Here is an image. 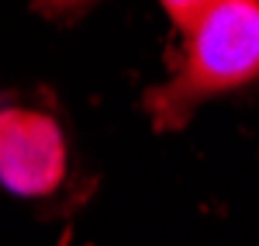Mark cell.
<instances>
[{"instance_id": "obj_2", "label": "cell", "mask_w": 259, "mask_h": 246, "mask_svg": "<svg viewBox=\"0 0 259 246\" xmlns=\"http://www.w3.org/2000/svg\"><path fill=\"white\" fill-rule=\"evenodd\" d=\"M69 170L62 122L38 104L0 97V184L18 198H49Z\"/></svg>"}, {"instance_id": "obj_4", "label": "cell", "mask_w": 259, "mask_h": 246, "mask_svg": "<svg viewBox=\"0 0 259 246\" xmlns=\"http://www.w3.org/2000/svg\"><path fill=\"white\" fill-rule=\"evenodd\" d=\"M94 4L97 0H31V7L41 18H52V21H73L80 18L83 11H90Z\"/></svg>"}, {"instance_id": "obj_1", "label": "cell", "mask_w": 259, "mask_h": 246, "mask_svg": "<svg viewBox=\"0 0 259 246\" xmlns=\"http://www.w3.org/2000/svg\"><path fill=\"white\" fill-rule=\"evenodd\" d=\"M259 80V0H218L187 35L180 69L149 87L142 108L156 132H180L204 101Z\"/></svg>"}, {"instance_id": "obj_3", "label": "cell", "mask_w": 259, "mask_h": 246, "mask_svg": "<svg viewBox=\"0 0 259 246\" xmlns=\"http://www.w3.org/2000/svg\"><path fill=\"white\" fill-rule=\"evenodd\" d=\"M159 4H162V11H166V18L173 21L183 35H190L218 0H159Z\"/></svg>"}]
</instances>
